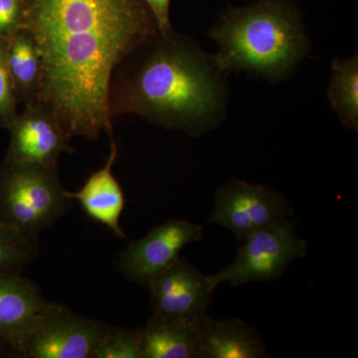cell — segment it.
<instances>
[{
    "mask_svg": "<svg viewBox=\"0 0 358 358\" xmlns=\"http://www.w3.org/2000/svg\"><path fill=\"white\" fill-rule=\"evenodd\" d=\"M216 70L214 59L185 39L157 31L115 67L110 115H138L164 128L196 134L220 107Z\"/></svg>",
    "mask_w": 358,
    "mask_h": 358,
    "instance_id": "2",
    "label": "cell"
},
{
    "mask_svg": "<svg viewBox=\"0 0 358 358\" xmlns=\"http://www.w3.org/2000/svg\"><path fill=\"white\" fill-rule=\"evenodd\" d=\"M7 129L10 131L7 160L58 166L63 152H73L71 138L60 122L41 103L26 105Z\"/></svg>",
    "mask_w": 358,
    "mask_h": 358,
    "instance_id": "10",
    "label": "cell"
},
{
    "mask_svg": "<svg viewBox=\"0 0 358 358\" xmlns=\"http://www.w3.org/2000/svg\"><path fill=\"white\" fill-rule=\"evenodd\" d=\"M296 227V221L286 218L248 235L234 261L217 274L208 275L212 287L279 280L296 259L307 255V242L298 236Z\"/></svg>",
    "mask_w": 358,
    "mask_h": 358,
    "instance_id": "5",
    "label": "cell"
},
{
    "mask_svg": "<svg viewBox=\"0 0 358 358\" xmlns=\"http://www.w3.org/2000/svg\"><path fill=\"white\" fill-rule=\"evenodd\" d=\"M7 42L0 39V124L6 128H8L17 115V96L7 64Z\"/></svg>",
    "mask_w": 358,
    "mask_h": 358,
    "instance_id": "19",
    "label": "cell"
},
{
    "mask_svg": "<svg viewBox=\"0 0 358 358\" xmlns=\"http://www.w3.org/2000/svg\"><path fill=\"white\" fill-rule=\"evenodd\" d=\"M201 322L152 315L141 329V358H201Z\"/></svg>",
    "mask_w": 358,
    "mask_h": 358,
    "instance_id": "14",
    "label": "cell"
},
{
    "mask_svg": "<svg viewBox=\"0 0 358 358\" xmlns=\"http://www.w3.org/2000/svg\"><path fill=\"white\" fill-rule=\"evenodd\" d=\"M45 303L29 280L14 273L0 274V339L20 352Z\"/></svg>",
    "mask_w": 358,
    "mask_h": 358,
    "instance_id": "11",
    "label": "cell"
},
{
    "mask_svg": "<svg viewBox=\"0 0 358 358\" xmlns=\"http://www.w3.org/2000/svg\"><path fill=\"white\" fill-rule=\"evenodd\" d=\"M7 64L17 100L36 102L41 80V58L30 32L24 28L7 42Z\"/></svg>",
    "mask_w": 358,
    "mask_h": 358,
    "instance_id": "15",
    "label": "cell"
},
{
    "mask_svg": "<svg viewBox=\"0 0 358 358\" xmlns=\"http://www.w3.org/2000/svg\"><path fill=\"white\" fill-rule=\"evenodd\" d=\"M141 329L103 324L92 358H141Z\"/></svg>",
    "mask_w": 358,
    "mask_h": 358,
    "instance_id": "18",
    "label": "cell"
},
{
    "mask_svg": "<svg viewBox=\"0 0 358 358\" xmlns=\"http://www.w3.org/2000/svg\"><path fill=\"white\" fill-rule=\"evenodd\" d=\"M58 166L4 160L0 169V223L38 236L72 206Z\"/></svg>",
    "mask_w": 358,
    "mask_h": 358,
    "instance_id": "4",
    "label": "cell"
},
{
    "mask_svg": "<svg viewBox=\"0 0 358 358\" xmlns=\"http://www.w3.org/2000/svg\"><path fill=\"white\" fill-rule=\"evenodd\" d=\"M202 235L203 226L199 224L178 219L166 221L129 243L121 254L120 270L129 281L148 285L178 260L181 250L199 242Z\"/></svg>",
    "mask_w": 358,
    "mask_h": 358,
    "instance_id": "8",
    "label": "cell"
},
{
    "mask_svg": "<svg viewBox=\"0 0 358 358\" xmlns=\"http://www.w3.org/2000/svg\"><path fill=\"white\" fill-rule=\"evenodd\" d=\"M117 157V143L112 141L109 157L102 169L92 173L81 189L69 192V195L71 199L79 202L92 220L102 224L115 236L126 238L120 225L126 199L121 185L113 173Z\"/></svg>",
    "mask_w": 358,
    "mask_h": 358,
    "instance_id": "12",
    "label": "cell"
},
{
    "mask_svg": "<svg viewBox=\"0 0 358 358\" xmlns=\"http://www.w3.org/2000/svg\"><path fill=\"white\" fill-rule=\"evenodd\" d=\"M219 70L244 69L282 78L300 60L307 40L296 9L285 0H259L231 9L212 30Z\"/></svg>",
    "mask_w": 358,
    "mask_h": 358,
    "instance_id": "3",
    "label": "cell"
},
{
    "mask_svg": "<svg viewBox=\"0 0 358 358\" xmlns=\"http://www.w3.org/2000/svg\"><path fill=\"white\" fill-rule=\"evenodd\" d=\"M201 358L268 357L265 343L257 329L238 319H211L200 324Z\"/></svg>",
    "mask_w": 358,
    "mask_h": 358,
    "instance_id": "13",
    "label": "cell"
},
{
    "mask_svg": "<svg viewBox=\"0 0 358 358\" xmlns=\"http://www.w3.org/2000/svg\"><path fill=\"white\" fill-rule=\"evenodd\" d=\"M214 203L208 223L228 228L239 240L293 215L291 206L277 190L237 179L218 188Z\"/></svg>",
    "mask_w": 358,
    "mask_h": 358,
    "instance_id": "7",
    "label": "cell"
},
{
    "mask_svg": "<svg viewBox=\"0 0 358 358\" xmlns=\"http://www.w3.org/2000/svg\"><path fill=\"white\" fill-rule=\"evenodd\" d=\"M143 1L154 16L159 31L162 34H167L173 31L171 20H169L171 0H143Z\"/></svg>",
    "mask_w": 358,
    "mask_h": 358,
    "instance_id": "21",
    "label": "cell"
},
{
    "mask_svg": "<svg viewBox=\"0 0 358 358\" xmlns=\"http://www.w3.org/2000/svg\"><path fill=\"white\" fill-rule=\"evenodd\" d=\"M103 322L45 303L20 352L32 358H92Z\"/></svg>",
    "mask_w": 358,
    "mask_h": 358,
    "instance_id": "6",
    "label": "cell"
},
{
    "mask_svg": "<svg viewBox=\"0 0 358 358\" xmlns=\"http://www.w3.org/2000/svg\"><path fill=\"white\" fill-rule=\"evenodd\" d=\"M26 0H0V39L8 41L22 28Z\"/></svg>",
    "mask_w": 358,
    "mask_h": 358,
    "instance_id": "20",
    "label": "cell"
},
{
    "mask_svg": "<svg viewBox=\"0 0 358 358\" xmlns=\"http://www.w3.org/2000/svg\"><path fill=\"white\" fill-rule=\"evenodd\" d=\"M329 98L341 122L352 129L358 124V60L357 56L334 61Z\"/></svg>",
    "mask_w": 358,
    "mask_h": 358,
    "instance_id": "16",
    "label": "cell"
},
{
    "mask_svg": "<svg viewBox=\"0 0 358 358\" xmlns=\"http://www.w3.org/2000/svg\"><path fill=\"white\" fill-rule=\"evenodd\" d=\"M38 236L0 223V274H18L39 256Z\"/></svg>",
    "mask_w": 358,
    "mask_h": 358,
    "instance_id": "17",
    "label": "cell"
},
{
    "mask_svg": "<svg viewBox=\"0 0 358 358\" xmlns=\"http://www.w3.org/2000/svg\"><path fill=\"white\" fill-rule=\"evenodd\" d=\"M147 286L152 315L189 322H201L206 317L215 291L208 275L181 257Z\"/></svg>",
    "mask_w": 358,
    "mask_h": 358,
    "instance_id": "9",
    "label": "cell"
},
{
    "mask_svg": "<svg viewBox=\"0 0 358 358\" xmlns=\"http://www.w3.org/2000/svg\"><path fill=\"white\" fill-rule=\"evenodd\" d=\"M22 28L41 58L37 103L69 138L113 136L109 90L120 63L159 31L143 0H26Z\"/></svg>",
    "mask_w": 358,
    "mask_h": 358,
    "instance_id": "1",
    "label": "cell"
}]
</instances>
